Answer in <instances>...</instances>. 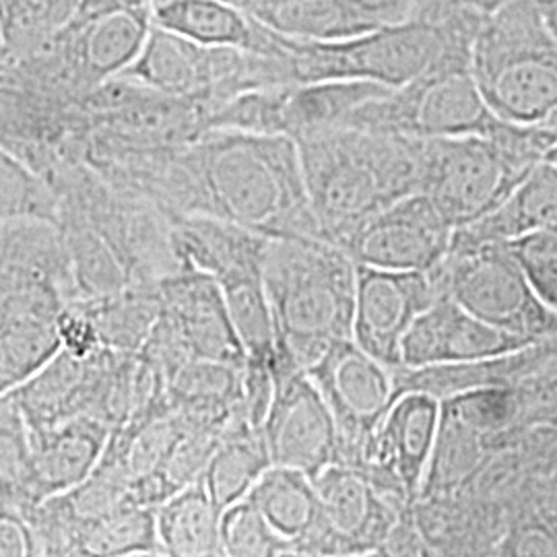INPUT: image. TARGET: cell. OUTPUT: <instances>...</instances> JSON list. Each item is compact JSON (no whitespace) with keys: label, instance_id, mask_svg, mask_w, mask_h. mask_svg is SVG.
I'll return each mask as SVG.
<instances>
[{"label":"cell","instance_id":"cell-1","mask_svg":"<svg viewBox=\"0 0 557 557\" xmlns=\"http://www.w3.org/2000/svg\"><path fill=\"white\" fill-rule=\"evenodd\" d=\"M296 143L320 236L341 248L382 209L419 193L421 139L335 126Z\"/></svg>","mask_w":557,"mask_h":557},{"label":"cell","instance_id":"cell-2","mask_svg":"<svg viewBox=\"0 0 557 557\" xmlns=\"http://www.w3.org/2000/svg\"><path fill=\"white\" fill-rule=\"evenodd\" d=\"M262 277L275 324L273 376L308 372L351 338L358 264L345 248L317 236L269 238Z\"/></svg>","mask_w":557,"mask_h":557},{"label":"cell","instance_id":"cell-3","mask_svg":"<svg viewBox=\"0 0 557 557\" xmlns=\"http://www.w3.org/2000/svg\"><path fill=\"white\" fill-rule=\"evenodd\" d=\"M195 172L213 209L230 223L264 238H322L296 140L234 131L202 147Z\"/></svg>","mask_w":557,"mask_h":557},{"label":"cell","instance_id":"cell-4","mask_svg":"<svg viewBox=\"0 0 557 557\" xmlns=\"http://www.w3.org/2000/svg\"><path fill=\"white\" fill-rule=\"evenodd\" d=\"M481 17L483 13L465 0H450L425 17L384 25L351 38L281 36L294 83L356 79L395 89L442 60L469 54Z\"/></svg>","mask_w":557,"mask_h":557},{"label":"cell","instance_id":"cell-5","mask_svg":"<svg viewBox=\"0 0 557 557\" xmlns=\"http://www.w3.org/2000/svg\"><path fill=\"white\" fill-rule=\"evenodd\" d=\"M471 71L499 120L541 126L557 112V34L537 0H508L479 21Z\"/></svg>","mask_w":557,"mask_h":557},{"label":"cell","instance_id":"cell-6","mask_svg":"<svg viewBox=\"0 0 557 557\" xmlns=\"http://www.w3.org/2000/svg\"><path fill=\"white\" fill-rule=\"evenodd\" d=\"M552 147L543 126L517 124L490 137L421 139L419 193L457 230L502 207Z\"/></svg>","mask_w":557,"mask_h":557},{"label":"cell","instance_id":"cell-7","mask_svg":"<svg viewBox=\"0 0 557 557\" xmlns=\"http://www.w3.org/2000/svg\"><path fill=\"white\" fill-rule=\"evenodd\" d=\"M506 124L481 98L471 71V52L442 60L416 79L361 103L345 122V126L413 139L490 137Z\"/></svg>","mask_w":557,"mask_h":557},{"label":"cell","instance_id":"cell-8","mask_svg":"<svg viewBox=\"0 0 557 557\" xmlns=\"http://www.w3.org/2000/svg\"><path fill=\"white\" fill-rule=\"evenodd\" d=\"M430 275L440 294L492 326L531 343L557 337L556 312L537 298L504 242H453Z\"/></svg>","mask_w":557,"mask_h":557},{"label":"cell","instance_id":"cell-9","mask_svg":"<svg viewBox=\"0 0 557 557\" xmlns=\"http://www.w3.org/2000/svg\"><path fill=\"white\" fill-rule=\"evenodd\" d=\"M308 376L337 423L338 465L361 469L382 419L397 400L395 370L366 354L354 338H343L324 351Z\"/></svg>","mask_w":557,"mask_h":557},{"label":"cell","instance_id":"cell-10","mask_svg":"<svg viewBox=\"0 0 557 557\" xmlns=\"http://www.w3.org/2000/svg\"><path fill=\"white\" fill-rule=\"evenodd\" d=\"M314 485L319 529L301 556H376L400 517L416 508L386 496L359 469L338 462L326 467Z\"/></svg>","mask_w":557,"mask_h":557},{"label":"cell","instance_id":"cell-11","mask_svg":"<svg viewBox=\"0 0 557 557\" xmlns=\"http://www.w3.org/2000/svg\"><path fill=\"white\" fill-rule=\"evenodd\" d=\"M442 400L423 391L400 393L382 419L368 462L359 469L380 490L416 506L438 440Z\"/></svg>","mask_w":557,"mask_h":557},{"label":"cell","instance_id":"cell-12","mask_svg":"<svg viewBox=\"0 0 557 557\" xmlns=\"http://www.w3.org/2000/svg\"><path fill=\"white\" fill-rule=\"evenodd\" d=\"M455 227L425 195L416 193L366 221L343 246L356 264L430 273L453 246Z\"/></svg>","mask_w":557,"mask_h":557},{"label":"cell","instance_id":"cell-13","mask_svg":"<svg viewBox=\"0 0 557 557\" xmlns=\"http://www.w3.org/2000/svg\"><path fill=\"white\" fill-rule=\"evenodd\" d=\"M260 434L271 465L298 469L310 479L338 460L337 423L308 372L275 376Z\"/></svg>","mask_w":557,"mask_h":557},{"label":"cell","instance_id":"cell-14","mask_svg":"<svg viewBox=\"0 0 557 557\" xmlns=\"http://www.w3.org/2000/svg\"><path fill=\"white\" fill-rule=\"evenodd\" d=\"M438 294L430 273L358 264L351 338L366 354L398 370L405 333Z\"/></svg>","mask_w":557,"mask_h":557},{"label":"cell","instance_id":"cell-15","mask_svg":"<svg viewBox=\"0 0 557 557\" xmlns=\"http://www.w3.org/2000/svg\"><path fill=\"white\" fill-rule=\"evenodd\" d=\"M533 345L473 317L446 294H438L405 333L400 368L423 370L502 358Z\"/></svg>","mask_w":557,"mask_h":557},{"label":"cell","instance_id":"cell-16","mask_svg":"<svg viewBox=\"0 0 557 557\" xmlns=\"http://www.w3.org/2000/svg\"><path fill=\"white\" fill-rule=\"evenodd\" d=\"M161 29L211 48H232L264 59H285L283 36L227 0H165L158 9Z\"/></svg>","mask_w":557,"mask_h":557},{"label":"cell","instance_id":"cell-17","mask_svg":"<svg viewBox=\"0 0 557 557\" xmlns=\"http://www.w3.org/2000/svg\"><path fill=\"white\" fill-rule=\"evenodd\" d=\"M393 87L372 81L329 79L281 85L278 135L298 140L326 128L345 126L361 103Z\"/></svg>","mask_w":557,"mask_h":557},{"label":"cell","instance_id":"cell-18","mask_svg":"<svg viewBox=\"0 0 557 557\" xmlns=\"http://www.w3.org/2000/svg\"><path fill=\"white\" fill-rule=\"evenodd\" d=\"M541 230L557 232V168L547 160L541 161L494 213L457 227L453 242H508Z\"/></svg>","mask_w":557,"mask_h":557},{"label":"cell","instance_id":"cell-19","mask_svg":"<svg viewBox=\"0 0 557 557\" xmlns=\"http://www.w3.org/2000/svg\"><path fill=\"white\" fill-rule=\"evenodd\" d=\"M267 518L278 537L287 541L296 556L317 533L320 499L314 479L298 469L271 465L246 496Z\"/></svg>","mask_w":557,"mask_h":557},{"label":"cell","instance_id":"cell-20","mask_svg":"<svg viewBox=\"0 0 557 557\" xmlns=\"http://www.w3.org/2000/svg\"><path fill=\"white\" fill-rule=\"evenodd\" d=\"M223 508L207 485H197L170 502L161 512L163 545L174 556H215L221 549Z\"/></svg>","mask_w":557,"mask_h":557},{"label":"cell","instance_id":"cell-21","mask_svg":"<svg viewBox=\"0 0 557 557\" xmlns=\"http://www.w3.org/2000/svg\"><path fill=\"white\" fill-rule=\"evenodd\" d=\"M269 467L271 460L264 448V440L260 438L259 444H232L213 458L205 485L211 498L225 510L227 506L246 498Z\"/></svg>","mask_w":557,"mask_h":557},{"label":"cell","instance_id":"cell-22","mask_svg":"<svg viewBox=\"0 0 557 557\" xmlns=\"http://www.w3.org/2000/svg\"><path fill=\"white\" fill-rule=\"evenodd\" d=\"M221 549L225 556H296V549L278 537L248 498L223 510Z\"/></svg>","mask_w":557,"mask_h":557},{"label":"cell","instance_id":"cell-23","mask_svg":"<svg viewBox=\"0 0 557 557\" xmlns=\"http://www.w3.org/2000/svg\"><path fill=\"white\" fill-rule=\"evenodd\" d=\"M504 244L537 298L557 314V232H531Z\"/></svg>","mask_w":557,"mask_h":557},{"label":"cell","instance_id":"cell-24","mask_svg":"<svg viewBox=\"0 0 557 557\" xmlns=\"http://www.w3.org/2000/svg\"><path fill=\"white\" fill-rule=\"evenodd\" d=\"M549 27L557 34V0H537Z\"/></svg>","mask_w":557,"mask_h":557},{"label":"cell","instance_id":"cell-25","mask_svg":"<svg viewBox=\"0 0 557 557\" xmlns=\"http://www.w3.org/2000/svg\"><path fill=\"white\" fill-rule=\"evenodd\" d=\"M469 7H473V9H478L479 13H492V11H496L499 4H504V2H508V0H465Z\"/></svg>","mask_w":557,"mask_h":557},{"label":"cell","instance_id":"cell-26","mask_svg":"<svg viewBox=\"0 0 557 557\" xmlns=\"http://www.w3.org/2000/svg\"><path fill=\"white\" fill-rule=\"evenodd\" d=\"M541 126L547 131V135L552 137L554 145H557V112L552 116V119L547 120V122H543Z\"/></svg>","mask_w":557,"mask_h":557},{"label":"cell","instance_id":"cell-27","mask_svg":"<svg viewBox=\"0 0 557 557\" xmlns=\"http://www.w3.org/2000/svg\"><path fill=\"white\" fill-rule=\"evenodd\" d=\"M545 160L549 161V163H554L557 168V145H554V147L545 153Z\"/></svg>","mask_w":557,"mask_h":557}]
</instances>
